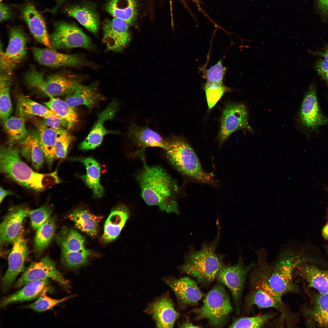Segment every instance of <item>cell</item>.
Segmentation results:
<instances>
[{
    "instance_id": "obj_52",
    "label": "cell",
    "mask_w": 328,
    "mask_h": 328,
    "mask_svg": "<svg viewBox=\"0 0 328 328\" xmlns=\"http://www.w3.org/2000/svg\"><path fill=\"white\" fill-rule=\"evenodd\" d=\"M317 54L321 56L328 62V48L323 51L317 53Z\"/></svg>"
},
{
    "instance_id": "obj_38",
    "label": "cell",
    "mask_w": 328,
    "mask_h": 328,
    "mask_svg": "<svg viewBox=\"0 0 328 328\" xmlns=\"http://www.w3.org/2000/svg\"><path fill=\"white\" fill-rule=\"evenodd\" d=\"M25 119L19 116L11 117L3 121L4 129L8 138L9 146H12L24 139L28 134L25 126Z\"/></svg>"
},
{
    "instance_id": "obj_40",
    "label": "cell",
    "mask_w": 328,
    "mask_h": 328,
    "mask_svg": "<svg viewBox=\"0 0 328 328\" xmlns=\"http://www.w3.org/2000/svg\"><path fill=\"white\" fill-rule=\"evenodd\" d=\"M56 229L55 220L50 217L36 230L34 239L36 251L41 252L47 247L53 237Z\"/></svg>"
},
{
    "instance_id": "obj_24",
    "label": "cell",
    "mask_w": 328,
    "mask_h": 328,
    "mask_svg": "<svg viewBox=\"0 0 328 328\" xmlns=\"http://www.w3.org/2000/svg\"><path fill=\"white\" fill-rule=\"evenodd\" d=\"M128 136L135 144L142 147H159L165 150L168 141L148 126L140 127L131 124L128 129Z\"/></svg>"
},
{
    "instance_id": "obj_39",
    "label": "cell",
    "mask_w": 328,
    "mask_h": 328,
    "mask_svg": "<svg viewBox=\"0 0 328 328\" xmlns=\"http://www.w3.org/2000/svg\"><path fill=\"white\" fill-rule=\"evenodd\" d=\"M11 74L1 73L0 77V117L3 121L9 118L12 109L10 95Z\"/></svg>"
},
{
    "instance_id": "obj_31",
    "label": "cell",
    "mask_w": 328,
    "mask_h": 328,
    "mask_svg": "<svg viewBox=\"0 0 328 328\" xmlns=\"http://www.w3.org/2000/svg\"><path fill=\"white\" fill-rule=\"evenodd\" d=\"M68 217L77 229L92 237L97 234L99 224L102 219L101 216L95 215L87 210L80 208L73 210Z\"/></svg>"
},
{
    "instance_id": "obj_10",
    "label": "cell",
    "mask_w": 328,
    "mask_h": 328,
    "mask_svg": "<svg viewBox=\"0 0 328 328\" xmlns=\"http://www.w3.org/2000/svg\"><path fill=\"white\" fill-rule=\"evenodd\" d=\"M252 283L246 303L248 309L255 306L259 308H273L287 316V311L282 299L279 298L270 288L268 283V273H260Z\"/></svg>"
},
{
    "instance_id": "obj_13",
    "label": "cell",
    "mask_w": 328,
    "mask_h": 328,
    "mask_svg": "<svg viewBox=\"0 0 328 328\" xmlns=\"http://www.w3.org/2000/svg\"><path fill=\"white\" fill-rule=\"evenodd\" d=\"M47 278L55 281L66 290L70 288L69 281L58 270L55 262L48 256L31 263L15 282L14 287L19 288L30 281Z\"/></svg>"
},
{
    "instance_id": "obj_22",
    "label": "cell",
    "mask_w": 328,
    "mask_h": 328,
    "mask_svg": "<svg viewBox=\"0 0 328 328\" xmlns=\"http://www.w3.org/2000/svg\"><path fill=\"white\" fill-rule=\"evenodd\" d=\"M147 311L152 316L157 328H172L179 316L171 300L166 296L152 303Z\"/></svg>"
},
{
    "instance_id": "obj_21",
    "label": "cell",
    "mask_w": 328,
    "mask_h": 328,
    "mask_svg": "<svg viewBox=\"0 0 328 328\" xmlns=\"http://www.w3.org/2000/svg\"><path fill=\"white\" fill-rule=\"evenodd\" d=\"M165 282L175 293L179 303L183 305L196 304L203 296L196 283L189 277L168 278Z\"/></svg>"
},
{
    "instance_id": "obj_58",
    "label": "cell",
    "mask_w": 328,
    "mask_h": 328,
    "mask_svg": "<svg viewBox=\"0 0 328 328\" xmlns=\"http://www.w3.org/2000/svg\"></svg>"
},
{
    "instance_id": "obj_6",
    "label": "cell",
    "mask_w": 328,
    "mask_h": 328,
    "mask_svg": "<svg viewBox=\"0 0 328 328\" xmlns=\"http://www.w3.org/2000/svg\"><path fill=\"white\" fill-rule=\"evenodd\" d=\"M305 260L290 249L280 253L268 273V278L270 288L279 298L282 299L284 295L298 292L293 274L296 268Z\"/></svg>"
},
{
    "instance_id": "obj_1",
    "label": "cell",
    "mask_w": 328,
    "mask_h": 328,
    "mask_svg": "<svg viewBox=\"0 0 328 328\" xmlns=\"http://www.w3.org/2000/svg\"><path fill=\"white\" fill-rule=\"evenodd\" d=\"M143 163V168L136 176L143 199L149 205L157 206L168 213L179 214L176 182L160 166Z\"/></svg>"
},
{
    "instance_id": "obj_33",
    "label": "cell",
    "mask_w": 328,
    "mask_h": 328,
    "mask_svg": "<svg viewBox=\"0 0 328 328\" xmlns=\"http://www.w3.org/2000/svg\"><path fill=\"white\" fill-rule=\"evenodd\" d=\"M106 10L114 18L123 20L129 25L134 22L137 15L135 0H110Z\"/></svg>"
},
{
    "instance_id": "obj_55",
    "label": "cell",
    "mask_w": 328,
    "mask_h": 328,
    "mask_svg": "<svg viewBox=\"0 0 328 328\" xmlns=\"http://www.w3.org/2000/svg\"><path fill=\"white\" fill-rule=\"evenodd\" d=\"M325 80L326 83L328 84V72L326 73L322 76Z\"/></svg>"
},
{
    "instance_id": "obj_46",
    "label": "cell",
    "mask_w": 328,
    "mask_h": 328,
    "mask_svg": "<svg viewBox=\"0 0 328 328\" xmlns=\"http://www.w3.org/2000/svg\"><path fill=\"white\" fill-rule=\"evenodd\" d=\"M44 122L48 126L54 129L67 128L66 122L59 117L51 116L44 118Z\"/></svg>"
},
{
    "instance_id": "obj_37",
    "label": "cell",
    "mask_w": 328,
    "mask_h": 328,
    "mask_svg": "<svg viewBox=\"0 0 328 328\" xmlns=\"http://www.w3.org/2000/svg\"><path fill=\"white\" fill-rule=\"evenodd\" d=\"M304 313L319 325L328 327V294L316 295L312 306L306 309Z\"/></svg>"
},
{
    "instance_id": "obj_45",
    "label": "cell",
    "mask_w": 328,
    "mask_h": 328,
    "mask_svg": "<svg viewBox=\"0 0 328 328\" xmlns=\"http://www.w3.org/2000/svg\"><path fill=\"white\" fill-rule=\"evenodd\" d=\"M73 139L72 136L64 128L61 130L57 136L55 144V158L63 159L66 157L68 148Z\"/></svg>"
},
{
    "instance_id": "obj_14",
    "label": "cell",
    "mask_w": 328,
    "mask_h": 328,
    "mask_svg": "<svg viewBox=\"0 0 328 328\" xmlns=\"http://www.w3.org/2000/svg\"><path fill=\"white\" fill-rule=\"evenodd\" d=\"M9 34V43L5 51L1 44L0 67L1 73L11 74L26 55L27 39L24 32L18 27L11 28Z\"/></svg>"
},
{
    "instance_id": "obj_3",
    "label": "cell",
    "mask_w": 328,
    "mask_h": 328,
    "mask_svg": "<svg viewBox=\"0 0 328 328\" xmlns=\"http://www.w3.org/2000/svg\"><path fill=\"white\" fill-rule=\"evenodd\" d=\"M168 141L165 150L168 158L179 171L197 182L216 184L214 175L203 169L196 154L187 142L178 138H173Z\"/></svg>"
},
{
    "instance_id": "obj_8",
    "label": "cell",
    "mask_w": 328,
    "mask_h": 328,
    "mask_svg": "<svg viewBox=\"0 0 328 328\" xmlns=\"http://www.w3.org/2000/svg\"><path fill=\"white\" fill-rule=\"evenodd\" d=\"M57 239L61 249V261L65 267L74 270L87 263L91 252L85 248V239L78 231L63 230Z\"/></svg>"
},
{
    "instance_id": "obj_54",
    "label": "cell",
    "mask_w": 328,
    "mask_h": 328,
    "mask_svg": "<svg viewBox=\"0 0 328 328\" xmlns=\"http://www.w3.org/2000/svg\"><path fill=\"white\" fill-rule=\"evenodd\" d=\"M182 327L185 328H196L200 327L194 325L191 323H190L189 322L186 321L182 325Z\"/></svg>"
},
{
    "instance_id": "obj_5",
    "label": "cell",
    "mask_w": 328,
    "mask_h": 328,
    "mask_svg": "<svg viewBox=\"0 0 328 328\" xmlns=\"http://www.w3.org/2000/svg\"><path fill=\"white\" fill-rule=\"evenodd\" d=\"M23 78L28 87L49 97L68 95L81 84L80 78L76 75L58 73L46 77L33 66L26 71Z\"/></svg>"
},
{
    "instance_id": "obj_23",
    "label": "cell",
    "mask_w": 328,
    "mask_h": 328,
    "mask_svg": "<svg viewBox=\"0 0 328 328\" xmlns=\"http://www.w3.org/2000/svg\"><path fill=\"white\" fill-rule=\"evenodd\" d=\"M21 11L22 17L35 39L47 48L52 49L44 20L34 6L27 4Z\"/></svg>"
},
{
    "instance_id": "obj_42",
    "label": "cell",
    "mask_w": 328,
    "mask_h": 328,
    "mask_svg": "<svg viewBox=\"0 0 328 328\" xmlns=\"http://www.w3.org/2000/svg\"><path fill=\"white\" fill-rule=\"evenodd\" d=\"M73 296H70L60 299H53L44 294H41L34 302L25 306L26 308L35 311L42 312L51 309L55 306L64 302Z\"/></svg>"
},
{
    "instance_id": "obj_34",
    "label": "cell",
    "mask_w": 328,
    "mask_h": 328,
    "mask_svg": "<svg viewBox=\"0 0 328 328\" xmlns=\"http://www.w3.org/2000/svg\"><path fill=\"white\" fill-rule=\"evenodd\" d=\"M17 109L19 116L24 119L32 116L40 117L43 118L51 116L59 117L45 105L23 95L20 96L18 97Z\"/></svg>"
},
{
    "instance_id": "obj_16",
    "label": "cell",
    "mask_w": 328,
    "mask_h": 328,
    "mask_svg": "<svg viewBox=\"0 0 328 328\" xmlns=\"http://www.w3.org/2000/svg\"><path fill=\"white\" fill-rule=\"evenodd\" d=\"M251 129L248 123V116L245 106L241 104H228L224 109L219 135L220 145L233 133L240 129Z\"/></svg>"
},
{
    "instance_id": "obj_12",
    "label": "cell",
    "mask_w": 328,
    "mask_h": 328,
    "mask_svg": "<svg viewBox=\"0 0 328 328\" xmlns=\"http://www.w3.org/2000/svg\"><path fill=\"white\" fill-rule=\"evenodd\" d=\"M255 265V263H253L244 266L240 259L234 265L222 267L216 276V279L230 290L237 314L240 313L241 299L246 277Z\"/></svg>"
},
{
    "instance_id": "obj_9",
    "label": "cell",
    "mask_w": 328,
    "mask_h": 328,
    "mask_svg": "<svg viewBox=\"0 0 328 328\" xmlns=\"http://www.w3.org/2000/svg\"><path fill=\"white\" fill-rule=\"evenodd\" d=\"M52 48L54 50L81 48L89 49L93 46L90 37L75 25L63 21L54 24L49 35Z\"/></svg>"
},
{
    "instance_id": "obj_18",
    "label": "cell",
    "mask_w": 328,
    "mask_h": 328,
    "mask_svg": "<svg viewBox=\"0 0 328 328\" xmlns=\"http://www.w3.org/2000/svg\"><path fill=\"white\" fill-rule=\"evenodd\" d=\"M119 108L116 101L111 102L99 114L98 119L87 137L80 143V148L82 150L93 149L101 143L106 134L116 133L107 129L104 126V122L113 118Z\"/></svg>"
},
{
    "instance_id": "obj_29",
    "label": "cell",
    "mask_w": 328,
    "mask_h": 328,
    "mask_svg": "<svg viewBox=\"0 0 328 328\" xmlns=\"http://www.w3.org/2000/svg\"><path fill=\"white\" fill-rule=\"evenodd\" d=\"M50 279L30 281L15 293L2 299L0 306L4 307L16 302L32 300L39 296L50 283Z\"/></svg>"
},
{
    "instance_id": "obj_7",
    "label": "cell",
    "mask_w": 328,
    "mask_h": 328,
    "mask_svg": "<svg viewBox=\"0 0 328 328\" xmlns=\"http://www.w3.org/2000/svg\"><path fill=\"white\" fill-rule=\"evenodd\" d=\"M232 310L224 287L218 283L207 294L202 306L195 311L197 319H206L212 326H219L226 321Z\"/></svg>"
},
{
    "instance_id": "obj_36",
    "label": "cell",
    "mask_w": 328,
    "mask_h": 328,
    "mask_svg": "<svg viewBox=\"0 0 328 328\" xmlns=\"http://www.w3.org/2000/svg\"><path fill=\"white\" fill-rule=\"evenodd\" d=\"M46 107L67 123L68 129L72 128L78 121V116L74 107L65 101L54 97L43 103Z\"/></svg>"
},
{
    "instance_id": "obj_53",
    "label": "cell",
    "mask_w": 328,
    "mask_h": 328,
    "mask_svg": "<svg viewBox=\"0 0 328 328\" xmlns=\"http://www.w3.org/2000/svg\"><path fill=\"white\" fill-rule=\"evenodd\" d=\"M66 0H57L56 5L53 7V9L54 11H57L59 7Z\"/></svg>"
},
{
    "instance_id": "obj_17",
    "label": "cell",
    "mask_w": 328,
    "mask_h": 328,
    "mask_svg": "<svg viewBox=\"0 0 328 328\" xmlns=\"http://www.w3.org/2000/svg\"><path fill=\"white\" fill-rule=\"evenodd\" d=\"M129 25L125 21L115 18L104 22L103 41L107 50L115 52L123 50L131 39Z\"/></svg>"
},
{
    "instance_id": "obj_27",
    "label": "cell",
    "mask_w": 328,
    "mask_h": 328,
    "mask_svg": "<svg viewBox=\"0 0 328 328\" xmlns=\"http://www.w3.org/2000/svg\"><path fill=\"white\" fill-rule=\"evenodd\" d=\"M72 161L82 163L86 169V174L80 177L92 191L95 198L102 196L104 190L100 183L101 168L99 163L91 157H76L70 158Z\"/></svg>"
},
{
    "instance_id": "obj_19",
    "label": "cell",
    "mask_w": 328,
    "mask_h": 328,
    "mask_svg": "<svg viewBox=\"0 0 328 328\" xmlns=\"http://www.w3.org/2000/svg\"><path fill=\"white\" fill-rule=\"evenodd\" d=\"M29 210L24 206L16 207L10 210L0 224L1 245L13 242L21 231L23 221L28 215Z\"/></svg>"
},
{
    "instance_id": "obj_49",
    "label": "cell",
    "mask_w": 328,
    "mask_h": 328,
    "mask_svg": "<svg viewBox=\"0 0 328 328\" xmlns=\"http://www.w3.org/2000/svg\"><path fill=\"white\" fill-rule=\"evenodd\" d=\"M0 203L2 202L4 198L7 196L9 195H15V193L10 190H7L4 189L2 186L0 187Z\"/></svg>"
},
{
    "instance_id": "obj_32",
    "label": "cell",
    "mask_w": 328,
    "mask_h": 328,
    "mask_svg": "<svg viewBox=\"0 0 328 328\" xmlns=\"http://www.w3.org/2000/svg\"><path fill=\"white\" fill-rule=\"evenodd\" d=\"M64 128L54 129L50 128L44 123L38 126L37 133L39 144L46 162L50 167L55 156V145L57 136Z\"/></svg>"
},
{
    "instance_id": "obj_26",
    "label": "cell",
    "mask_w": 328,
    "mask_h": 328,
    "mask_svg": "<svg viewBox=\"0 0 328 328\" xmlns=\"http://www.w3.org/2000/svg\"><path fill=\"white\" fill-rule=\"evenodd\" d=\"M97 87V84L95 83L88 85L80 84L72 93L68 95L65 101L73 107L84 105L92 108L104 99V97L99 92Z\"/></svg>"
},
{
    "instance_id": "obj_20",
    "label": "cell",
    "mask_w": 328,
    "mask_h": 328,
    "mask_svg": "<svg viewBox=\"0 0 328 328\" xmlns=\"http://www.w3.org/2000/svg\"><path fill=\"white\" fill-rule=\"evenodd\" d=\"M32 53L36 60L41 65L50 67L80 66L83 61L79 56L60 53L52 49L34 47Z\"/></svg>"
},
{
    "instance_id": "obj_51",
    "label": "cell",
    "mask_w": 328,
    "mask_h": 328,
    "mask_svg": "<svg viewBox=\"0 0 328 328\" xmlns=\"http://www.w3.org/2000/svg\"><path fill=\"white\" fill-rule=\"evenodd\" d=\"M322 235L326 240H328V222L323 227L322 230Z\"/></svg>"
},
{
    "instance_id": "obj_15",
    "label": "cell",
    "mask_w": 328,
    "mask_h": 328,
    "mask_svg": "<svg viewBox=\"0 0 328 328\" xmlns=\"http://www.w3.org/2000/svg\"><path fill=\"white\" fill-rule=\"evenodd\" d=\"M13 243L8 257V268L2 280L3 292L10 287L18 275L24 270L25 262L29 254L27 240L21 231Z\"/></svg>"
},
{
    "instance_id": "obj_57",
    "label": "cell",
    "mask_w": 328,
    "mask_h": 328,
    "mask_svg": "<svg viewBox=\"0 0 328 328\" xmlns=\"http://www.w3.org/2000/svg\"><path fill=\"white\" fill-rule=\"evenodd\" d=\"M2 0H0V2H1V1H2Z\"/></svg>"
},
{
    "instance_id": "obj_43",
    "label": "cell",
    "mask_w": 328,
    "mask_h": 328,
    "mask_svg": "<svg viewBox=\"0 0 328 328\" xmlns=\"http://www.w3.org/2000/svg\"><path fill=\"white\" fill-rule=\"evenodd\" d=\"M226 68L220 60L214 65L207 70L206 72L207 82L205 85L208 86H217L224 84L223 80Z\"/></svg>"
},
{
    "instance_id": "obj_4",
    "label": "cell",
    "mask_w": 328,
    "mask_h": 328,
    "mask_svg": "<svg viewBox=\"0 0 328 328\" xmlns=\"http://www.w3.org/2000/svg\"><path fill=\"white\" fill-rule=\"evenodd\" d=\"M219 236L218 233L211 243L204 244L199 250H191L180 271L202 283L213 281L222 267L221 258L216 252Z\"/></svg>"
},
{
    "instance_id": "obj_48",
    "label": "cell",
    "mask_w": 328,
    "mask_h": 328,
    "mask_svg": "<svg viewBox=\"0 0 328 328\" xmlns=\"http://www.w3.org/2000/svg\"><path fill=\"white\" fill-rule=\"evenodd\" d=\"M316 67L318 73L322 76L328 72V62L324 58L319 60Z\"/></svg>"
},
{
    "instance_id": "obj_30",
    "label": "cell",
    "mask_w": 328,
    "mask_h": 328,
    "mask_svg": "<svg viewBox=\"0 0 328 328\" xmlns=\"http://www.w3.org/2000/svg\"><path fill=\"white\" fill-rule=\"evenodd\" d=\"M19 143V153L31 163L36 170H39L43 166L44 156L39 144L37 132L28 134Z\"/></svg>"
},
{
    "instance_id": "obj_35",
    "label": "cell",
    "mask_w": 328,
    "mask_h": 328,
    "mask_svg": "<svg viewBox=\"0 0 328 328\" xmlns=\"http://www.w3.org/2000/svg\"><path fill=\"white\" fill-rule=\"evenodd\" d=\"M65 12L69 16L76 19L90 32L97 34L99 24V19L92 9L85 7L75 6L66 9Z\"/></svg>"
},
{
    "instance_id": "obj_41",
    "label": "cell",
    "mask_w": 328,
    "mask_h": 328,
    "mask_svg": "<svg viewBox=\"0 0 328 328\" xmlns=\"http://www.w3.org/2000/svg\"><path fill=\"white\" fill-rule=\"evenodd\" d=\"M274 314L272 313H267L251 317H242L236 319L229 327H261L271 320Z\"/></svg>"
},
{
    "instance_id": "obj_44",
    "label": "cell",
    "mask_w": 328,
    "mask_h": 328,
    "mask_svg": "<svg viewBox=\"0 0 328 328\" xmlns=\"http://www.w3.org/2000/svg\"><path fill=\"white\" fill-rule=\"evenodd\" d=\"M52 209L48 204H44L36 209L29 210V216L32 227L37 230L50 217Z\"/></svg>"
},
{
    "instance_id": "obj_2",
    "label": "cell",
    "mask_w": 328,
    "mask_h": 328,
    "mask_svg": "<svg viewBox=\"0 0 328 328\" xmlns=\"http://www.w3.org/2000/svg\"><path fill=\"white\" fill-rule=\"evenodd\" d=\"M0 170L8 178L36 192L43 191L60 182L57 170L46 174L35 172L21 159L19 150L12 146H1Z\"/></svg>"
},
{
    "instance_id": "obj_47",
    "label": "cell",
    "mask_w": 328,
    "mask_h": 328,
    "mask_svg": "<svg viewBox=\"0 0 328 328\" xmlns=\"http://www.w3.org/2000/svg\"><path fill=\"white\" fill-rule=\"evenodd\" d=\"M12 13L10 7L1 3L0 6V22L11 19Z\"/></svg>"
},
{
    "instance_id": "obj_28",
    "label": "cell",
    "mask_w": 328,
    "mask_h": 328,
    "mask_svg": "<svg viewBox=\"0 0 328 328\" xmlns=\"http://www.w3.org/2000/svg\"><path fill=\"white\" fill-rule=\"evenodd\" d=\"M296 268L299 275L308 286L316 289L319 293L328 294V270L321 269L303 263Z\"/></svg>"
},
{
    "instance_id": "obj_56",
    "label": "cell",
    "mask_w": 328,
    "mask_h": 328,
    "mask_svg": "<svg viewBox=\"0 0 328 328\" xmlns=\"http://www.w3.org/2000/svg\"><path fill=\"white\" fill-rule=\"evenodd\" d=\"M327 190H328V188H327Z\"/></svg>"
},
{
    "instance_id": "obj_50",
    "label": "cell",
    "mask_w": 328,
    "mask_h": 328,
    "mask_svg": "<svg viewBox=\"0 0 328 328\" xmlns=\"http://www.w3.org/2000/svg\"><path fill=\"white\" fill-rule=\"evenodd\" d=\"M321 8L323 10L328 12V0H317Z\"/></svg>"
},
{
    "instance_id": "obj_11",
    "label": "cell",
    "mask_w": 328,
    "mask_h": 328,
    "mask_svg": "<svg viewBox=\"0 0 328 328\" xmlns=\"http://www.w3.org/2000/svg\"><path fill=\"white\" fill-rule=\"evenodd\" d=\"M300 125L310 134L321 126L328 124V117L322 113L318 103L316 88L311 85L305 94L298 114Z\"/></svg>"
},
{
    "instance_id": "obj_25",
    "label": "cell",
    "mask_w": 328,
    "mask_h": 328,
    "mask_svg": "<svg viewBox=\"0 0 328 328\" xmlns=\"http://www.w3.org/2000/svg\"><path fill=\"white\" fill-rule=\"evenodd\" d=\"M129 211L125 206L119 205L113 209L106 220L101 239L108 243L115 240L120 234L128 218Z\"/></svg>"
}]
</instances>
